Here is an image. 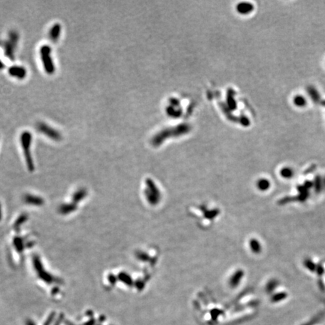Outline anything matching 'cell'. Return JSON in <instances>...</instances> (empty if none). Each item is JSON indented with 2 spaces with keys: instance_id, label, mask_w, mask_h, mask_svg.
I'll return each instance as SVG.
<instances>
[{
  "instance_id": "obj_1",
  "label": "cell",
  "mask_w": 325,
  "mask_h": 325,
  "mask_svg": "<svg viewBox=\"0 0 325 325\" xmlns=\"http://www.w3.org/2000/svg\"><path fill=\"white\" fill-rule=\"evenodd\" d=\"M31 142H32V134L29 131L23 132L21 136H20V143H21L23 153L25 154L26 164H27V167L29 170H32L34 168L33 162H32L30 152Z\"/></svg>"
},
{
  "instance_id": "obj_8",
  "label": "cell",
  "mask_w": 325,
  "mask_h": 325,
  "mask_svg": "<svg viewBox=\"0 0 325 325\" xmlns=\"http://www.w3.org/2000/svg\"><path fill=\"white\" fill-rule=\"evenodd\" d=\"M8 41L14 46V47H17V42L19 41V35L17 34V32L15 31H11L9 32V40Z\"/></svg>"
},
{
  "instance_id": "obj_6",
  "label": "cell",
  "mask_w": 325,
  "mask_h": 325,
  "mask_svg": "<svg viewBox=\"0 0 325 325\" xmlns=\"http://www.w3.org/2000/svg\"><path fill=\"white\" fill-rule=\"evenodd\" d=\"M3 47L4 50H5V56L8 57L10 60H14V50H15L16 47L10 42L9 41H5L3 43Z\"/></svg>"
},
{
  "instance_id": "obj_5",
  "label": "cell",
  "mask_w": 325,
  "mask_h": 325,
  "mask_svg": "<svg viewBox=\"0 0 325 325\" xmlns=\"http://www.w3.org/2000/svg\"><path fill=\"white\" fill-rule=\"evenodd\" d=\"M61 33V25L60 23H55L50 28L49 32V38L53 42H56L60 38Z\"/></svg>"
},
{
  "instance_id": "obj_9",
  "label": "cell",
  "mask_w": 325,
  "mask_h": 325,
  "mask_svg": "<svg viewBox=\"0 0 325 325\" xmlns=\"http://www.w3.org/2000/svg\"><path fill=\"white\" fill-rule=\"evenodd\" d=\"M293 103L298 107H303L305 106V104H306V100H305V99L302 96L297 95V96H295L294 99H293Z\"/></svg>"
},
{
  "instance_id": "obj_2",
  "label": "cell",
  "mask_w": 325,
  "mask_h": 325,
  "mask_svg": "<svg viewBox=\"0 0 325 325\" xmlns=\"http://www.w3.org/2000/svg\"><path fill=\"white\" fill-rule=\"evenodd\" d=\"M51 48L48 45H43L40 48V56L43 63L44 69L48 75H52L55 72V66L53 65L51 57Z\"/></svg>"
},
{
  "instance_id": "obj_7",
  "label": "cell",
  "mask_w": 325,
  "mask_h": 325,
  "mask_svg": "<svg viewBox=\"0 0 325 325\" xmlns=\"http://www.w3.org/2000/svg\"><path fill=\"white\" fill-rule=\"evenodd\" d=\"M252 9H253V7L248 3H241L238 5V11L242 14L250 12Z\"/></svg>"
},
{
  "instance_id": "obj_10",
  "label": "cell",
  "mask_w": 325,
  "mask_h": 325,
  "mask_svg": "<svg viewBox=\"0 0 325 325\" xmlns=\"http://www.w3.org/2000/svg\"><path fill=\"white\" fill-rule=\"evenodd\" d=\"M4 67H5V65H4V63L0 60V69H3Z\"/></svg>"
},
{
  "instance_id": "obj_4",
  "label": "cell",
  "mask_w": 325,
  "mask_h": 325,
  "mask_svg": "<svg viewBox=\"0 0 325 325\" xmlns=\"http://www.w3.org/2000/svg\"><path fill=\"white\" fill-rule=\"evenodd\" d=\"M8 73L11 76L17 79H23L26 76V70L24 67L20 66H12L8 69Z\"/></svg>"
},
{
  "instance_id": "obj_3",
  "label": "cell",
  "mask_w": 325,
  "mask_h": 325,
  "mask_svg": "<svg viewBox=\"0 0 325 325\" xmlns=\"http://www.w3.org/2000/svg\"><path fill=\"white\" fill-rule=\"evenodd\" d=\"M37 129L38 131L42 134L45 135L46 136L54 141H60L62 139V136L57 130L52 128L47 124L43 122H39L37 124Z\"/></svg>"
}]
</instances>
